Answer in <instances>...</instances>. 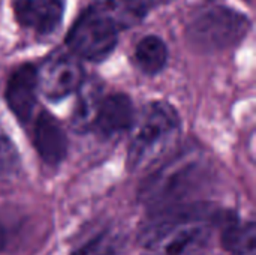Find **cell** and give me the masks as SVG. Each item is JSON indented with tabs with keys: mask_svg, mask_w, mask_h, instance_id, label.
<instances>
[{
	"mask_svg": "<svg viewBox=\"0 0 256 255\" xmlns=\"http://www.w3.org/2000/svg\"><path fill=\"white\" fill-rule=\"evenodd\" d=\"M214 212L207 206L165 209L141 234L148 255H196L208 242Z\"/></svg>",
	"mask_w": 256,
	"mask_h": 255,
	"instance_id": "6da1fadb",
	"label": "cell"
},
{
	"mask_svg": "<svg viewBox=\"0 0 256 255\" xmlns=\"http://www.w3.org/2000/svg\"><path fill=\"white\" fill-rule=\"evenodd\" d=\"M210 162L206 153L192 146L172 153L158 165L142 182L138 195L142 204L156 209H170L198 191L208 179Z\"/></svg>",
	"mask_w": 256,
	"mask_h": 255,
	"instance_id": "7a4b0ae2",
	"label": "cell"
},
{
	"mask_svg": "<svg viewBox=\"0 0 256 255\" xmlns=\"http://www.w3.org/2000/svg\"><path fill=\"white\" fill-rule=\"evenodd\" d=\"M182 122L166 102L148 104L134 123V135L128 150V167L130 171H152L166 161L178 144Z\"/></svg>",
	"mask_w": 256,
	"mask_h": 255,
	"instance_id": "3957f363",
	"label": "cell"
},
{
	"mask_svg": "<svg viewBox=\"0 0 256 255\" xmlns=\"http://www.w3.org/2000/svg\"><path fill=\"white\" fill-rule=\"evenodd\" d=\"M249 26L243 14L226 6H213L192 20L188 36L196 48L218 51L237 45L246 36Z\"/></svg>",
	"mask_w": 256,
	"mask_h": 255,
	"instance_id": "277c9868",
	"label": "cell"
},
{
	"mask_svg": "<svg viewBox=\"0 0 256 255\" xmlns=\"http://www.w3.org/2000/svg\"><path fill=\"white\" fill-rule=\"evenodd\" d=\"M118 30L96 9L88 6L70 27L66 44L74 56L100 62L117 45Z\"/></svg>",
	"mask_w": 256,
	"mask_h": 255,
	"instance_id": "5b68a950",
	"label": "cell"
},
{
	"mask_svg": "<svg viewBox=\"0 0 256 255\" xmlns=\"http://www.w3.org/2000/svg\"><path fill=\"white\" fill-rule=\"evenodd\" d=\"M82 83L84 71L74 54H52L38 71V89L51 101H58L78 92Z\"/></svg>",
	"mask_w": 256,
	"mask_h": 255,
	"instance_id": "8992f818",
	"label": "cell"
},
{
	"mask_svg": "<svg viewBox=\"0 0 256 255\" xmlns=\"http://www.w3.org/2000/svg\"><path fill=\"white\" fill-rule=\"evenodd\" d=\"M135 123V110L129 96L114 93L102 98L92 129L100 138H114L129 131Z\"/></svg>",
	"mask_w": 256,
	"mask_h": 255,
	"instance_id": "52a82bcc",
	"label": "cell"
},
{
	"mask_svg": "<svg viewBox=\"0 0 256 255\" xmlns=\"http://www.w3.org/2000/svg\"><path fill=\"white\" fill-rule=\"evenodd\" d=\"M16 21L39 35L52 33L62 23L64 0H12Z\"/></svg>",
	"mask_w": 256,
	"mask_h": 255,
	"instance_id": "ba28073f",
	"label": "cell"
},
{
	"mask_svg": "<svg viewBox=\"0 0 256 255\" xmlns=\"http://www.w3.org/2000/svg\"><path fill=\"white\" fill-rule=\"evenodd\" d=\"M38 69L32 65H22L12 72L6 86V102L12 113L27 122L36 105L38 95Z\"/></svg>",
	"mask_w": 256,
	"mask_h": 255,
	"instance_id": "9c48e42d",
	"label": "cell"
},
{
	"mask_svg": "<svg viewBox=\"0 0 256 255\" xmlns=\"http://www.w3.org/2000/svg\"><path fill=\"white\" fill-rule=\"evenodd\" d=\"M33 141L44 162L57 165L64 159L68 152V138L62 125L50 113L42 111L38 116L33 131Z\"/></svg>",
	"mask_w": 256,
	"mask_h": 255,
	"instance_id": "30bf717a",
	"label": "cell"
},
{
	"mask_svg": "<svg viewBox=\"0 0 256 255\" xmlns=\"http://www.w3.org/2000/svg\"><path fill=\"white\" fill-rule=\"evenodd\" d=\"M92 8L105 17L118 32L142 21L147 8L141 0H94Z\"/></svg>",
	"mask_w": 256,
	"mask_h": 255,
	"instance_id": "8fae6325",
	"label": "cell"
},
{
	"mask_svg": "<svg viewBox=\"0 0 256 255\" xmlns=\"http://www.w3.org/2000/svg\"><path fill=\"white\" fill-rule=\"evenodd\" d=\"M100 101L99 86L94 83H82L78 89V101L70 117V125L75 131L86 132L92 129Z\"/></svg>",
	"mask_w": 256,
	"mask_h": 255,
	"instance_id": "7c38bea8",
	"label": "cell"
},
{
	"mask_svg": "<svg viewBox=\"0 0 256 255\" xmlns=\"http://www.w3.org/2000/svg\"><path fill=\"white\" fill-rule=\"evenodd\" d=\"M134 56L138 68L142 72L154 75L164 69L168 60V50L160 38L146 36L136 44Z\"/></svg>",
	"mask_w": 256,
	"mask_h": 255,
	"instance_id": "4fadbf2b",
	"label": "cell"
},
{
	"mask_svg": "<svg viewBox=\"0 0 256 255\" xmlns=\"http://www.w3.org/2000/svg\"><path fill=\"white\" fill-rule=\"evenodd\" d=\"M255 225L249 224H231L224 231V245L232 255L256 254Z\"/></svg>",
	"mask_w": 256,
	"mask_h": 255,
	"instance_id": "5bb4252c",
	"label": "cell"
},
{
	"mask_svg": "<svg viewBox=\"0 0 256 255\" xmlns=\"http://www.w3.org/2000/svg\"><path fill=\"white\" fill-rule=\"evenodd\" d=\"M18 162V153L4 132L0 131V173H8L15 170Z\"/></svg>",
	"mask_w": 256,
	"mask_h": 255,
	"instance_id": "9a60e30c",
	"label": "cell"
},
{
	"mask_svg": "<svg viewBox=\"0 0 256 255\" xmlns=\"http://www.w3.org/2000/svg\"><path fill=\"white\" fill-rule=\"evenodd\" d=\"M72 255H117L114 242L105 236H99L92 242L86 243Z\"/></svg>",
	"mask_w": 256,
	"mask_h": 255,
	"instance_id": "2e32d148",
	"label": "cell"
},
{
	"mask_svg": "<svg viewBox=\"0 0 256 255\" xmlns=\"http://www.w3.org/2000/svg\"><path fill=\"white\" fill-rule=\"evenodd\" d=\"M144 5H146V8L148 9V8H154V6H160V5H166V3H170V2H172V0H141Z\"/></svg>",
	"mask_w": 256,
	"mask_h": 255,
	"instance_id": "e0dca14e",
	"label": "cell"
},
{
	"mask_svg": "<svg viewBox=\"0 0 256 255\" xmlns=\"http://www.w3.org/2000/svg\"><path fill=\"white\" fill-rule=\"evenodd\" d=\"M4 240H6V239H4V228L0 225V251L4 248Z\"/></svg>",
	"mask_w": 256,
	"mask_h": 255,
	"instance_id": "ac0fdd59",
	"label": "cell"
},
{
	"mask_svg": "<svg viewBox=\"0 0 256 255\" xmlns=\"http://www.w3.org/2000/svg\"><path fill=\"white\" fill-rule=\"evenodd\" d=\"M248 2H252V0H248Z\"/></svg>",
	"mask_w": 256,
	"mask_h": 255,
	"instance_id": "d6986e66",
	"label": "cell"
}]
</instances>
